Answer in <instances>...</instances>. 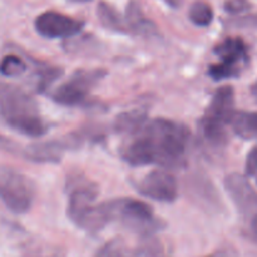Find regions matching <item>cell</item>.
<instances>
[{
    "instance_id": "obj_1",
    "label": "cell",
    "mask_w": 257,
    "mask_h": 257,
    "mask_svg": "<svg viewBox=\"0 0 257 257\" xmlns=\"http://www.w3.org/2000/svg\"><path fill=\"white\" fill-rule=\"evenodd\" d=\"M190 132L181 123L165 118L148 120L131 135L123 145L120 156L131 166L160 165L180 167L186 160Z\"/></svg>"
},
{
    "instance_id": "obj_2",
    "label": "cell",
    "mask_w": 257,
    "mask_h": 257,
    "mask_svg": "<svg viewBox=\"0 0 257 257\" xmlns=\"http://www.w3.org/2000/svg\"><path fill=\"white\" fill-rule=\"evenodd\" d=\"M0 115L12 130L27 137L39 138L48 132L37 102L18 85L0 83Z\"/></svg>"
},
{
    "instance_id": "obj_3",
    "label": "cell",
    "mask_w": 257,
    "mask_h": 257,
    "mask_svg": "<svg viewBox=\"0 0 257 257\" xmlns=\"http://www.w3.org/2000/svg\"><path fill=\"white\" fill-rule=\"evenodd\" d=\"M110 222L118 221L124 227L141 236H151L162 228V222L153 213L152 208L143 201L135 198H118L107 201Z\"/></svg>"
},
{
    "instance_id": "obj_4",
    "label": "cell",
    "mask_w": 257,
    "mask_h": 257,
    "mask_svg": "<svg viewBox=\"0 0 257 257\" xmlns=\"http://www.w3.org/2000/svg\"><path fill=\"white\" fill-rule=\"evenodd\" d=\"M37 188L32 178L10 166H0V201L13 213L29 212Z\"/></svg>"
},
{
    "instance_id": "obj_5",
    "label": "cell",
    "mask_w": 257,
    "mask_h": 257,
    "mask_svg": "<svg viewBox=\"0 0 257 257\" xmlns=\"http://www.w3.org/2000/svg\"><path fill=\"white\" fill-rule=\"evenodd\" d=\"M215 54L220 60L208 67V74L216 82L240 77L250 63L248 45L240 37L223 39L215 47Z\"/></svg>"
},
{
    "instance_id": "obj_6",
    "label": "cell",
    "mask_w": 257,
    "mask_h": 257,
    "mask_svg": "<svg viewBox=\"0 0 257 257\" xmlns=\"http://www.w3.org/2000/svg\"><path fill=\"white\" fill-rule=\"evenodd\" d=\"M107 75L105 69H78L69 79L52 93V99L64 107L79 105L89 97L93 88Z\"/></svg>"
},
{
    "instance_id": "obj_7",
    "label": "cell",
    "mask_w": 257,
    "mask_h": 257,
    "mask_svg": "<svg viewBox=\"0 0 257 257\" xmlns=\"http://www.w3.org/2000/svg\"><path fill=\"white\" fill-rule=\"evenodd\" d=\"M34 28L38 34L47 39H67L82 32L84 22L49 10L35 18Z\"/></svg>"
},
{
    "instance_id": "obj_8",
    "label": "cell",
    "mask_w": 257,
    "mask_h": 257,
    "mask_svg": "<svg viewBox=\"0 0 257 257\" xmlns=\"http://www.w3.org/2000/svg\"><path fill=\"white\" fill-rule=\"evenodd\" d=\"M138 192L158 202H175L178 197V183L175 176L166 170H155L145 176L137 186Z\"/></svg>"
},
{
    "instance_id": "obj_9",
    "label": "cell",
    "mask_w": 257,
    "mask_h": 257,
    "mask_svg": "<svg viewBox=\"0 0 257 257\" xmlns=\"http://www.w3.org/2000/svg\"><path fill=\"white\" fill-rule=\"evenodd\" d=\"M225 188L233 205L243 217L252 218L257 213V192L247 177L241 173H231L225 178Z\"/></svg>"
},
{
    "instance_id": "obj_10",
    "label": "cell",
    "mask_w": 257,
    "mask_h": 257,
    "mask_svg": "<svg viewBox=\"0 0 257 257\" xmlns=\"http://www.w3.org/2000/svg\"><path fill=\"white\" fill-rule=\"evenodd\" d=\"M98 197L97 186L92 183L79 185L70 191L68 201V217L78 227H84L85 222L95 208V200Z\"/></svg>"
},
{
    "instance_id": "obj_11",
    "label": "cell",
    "mask_w": 257,
    "mask_h": 257,
    "mask_svg": "<svg viewBox=\"0 0 257 257\" xmlns=\"http://www.w3.org/2000/svg\"><path fill=\"white\" fill-rule=\"evenodd\" d=\"M235 112V92L232 87L226 85L215 93L202 119L227 125Z\"/></svg>"
},
{
    "instance_id": "obj_12",
    "label": "cell",
    "mask_w": 257,
    "mask_h": 257,
    "mask_svg": "<svg viewBox=\"0 0 257 257\" xmlns=\"http://www.w3.org/2000/svg\"><path fill=\"white\" fill-rule=\"evenodd\" d=\"M70 141H45L27 146L23 151V155L28 161L37 163H58L62 160L65 151L70 147Z\"/></svg>"
},
{
    "instance_id": "obj_13",
    "label": "cell",
    "mask_w": 257,
    "mask_h": 257,
    "mask_svg": "<svg viewBox=\"0 0 257 257\" xmlns=\"http://www.w3.org/2000/svg\"><path fill=\"white\" fill-rule=\"evenodd\" d=\"M125 20H127L130 33H135L138 35L151 37L157 34V27L151 19L145 17L140 4L136 2H131L125 10Z\"/></svg>"
},
{
    "instance_id": "obj_14",
    "label": "cell",
    "mask_w": 257,
    "mask_h": 257,
    "mask_svg": "<svg viewBox=\"0 0 257 257\" xmlns=\"http://www.w3.org/2000/svg\"><path fill=\"white\" fill-rule=\"evenodd\" d=\"M97 15L100 24L104 28H107L108 30L123 33V34H128L130 33L125 17H123L109 3L100 2L97 8Z\"/></svg>"
},
{
    "instance_id": "obj_15",
    "label": "cell",
    "mask_w": 257,
    "mask_h": 257,
    "mask_svg": "<svg viewBox=\"0 0 257 257\" xmlns=\"http://www.w3.org/2000/svg\"><path fill=\"white\" fill-rule=\"evenodd\" d=\"M232 131L243 140H252L257 137V113L236 110L230 120Z\"/></svg>"
},
{
    "instance_id": "obj_16",
    "label": "cell",
    "mask_w": 257,
    "mask_h": 257,
    "mask_svg": "<svg viewBox=\"0 0 257 257\" xmlns=\"http://www.w3.org/2000/svg\"><path fill=\"white\" fill-rule=\"evenodd\" d=\"M147 122L148 119L146 112H142L140 109L131 110V112L117 115V118L114 119V130L119 133H127L131 136L140 131Z\"/></svg>"
},
{
    "instance_id": "obj_17",
    "label": "cell",
    "mask_w": 257,
    "mask_h": 257,
    "mask_svg": "<svg viewBox=\"0 0 257 257\" xmlns=\"http://www.w3.org/2000/svg\"><path fill=\"white\" fill-rule=\"evenodd\" d=\"M213 9L206 2H195L190 8L188 17L195 25L198 27H208L213 20Z\"/></svg>"
},
{
    "instance_id": "obj_18",
    "label": "cell",
    "mask_w": 257,
    "mask_h": 257,
    "mask_svg": "<svg viewBox=\"0 0 257 257\" xmlns=\"http://www.w3.org/2000/svg\"><path fill=\"white\" fill-rule=\"evenodd\" d=\"M27 70V63L15 54H8L0 60V74L7 78L19 77Z\"/></svg>"
},
{
    "instance_id": "obj_19",
    "label": "cell",
    "mask_w": 257,
    "mask_h": 257,
    "mask_svg": "<svg viewBox=\"0 0 257 257\" xmlns=\"http://www.w3.org/2000/svg\"><path fill=\"white\" fill-rule=\"evenodd\" d=\"M38 72V84L37 90L39 93H44L45 90L49 89L53 85V83L63 74V70L60 68H53V67H45L39 68Z\"/></svg>"
},
{
    "instance_id": "obj_20",
    "label": "cell",
    "mask_w": 257,
    "mask_h": 257,
    "mask_svg": "<svg viewBox=\"0 0 257 257\" xmlns=\"http://www.w3.org/2000/svg\"><path fill=\"white\" fill-rule=\"evenodd\" d=\"M94 257H125L124 243L119 238H114L102 246Z\"/></svg>"
},
{
    "instance_id": "obj_21",
    "label": "cell",
    "mask_w": 257,
    "mask_h": 257,
    "mask_svg": "<svg viewBox=\"0 0 257 257\" xmlns=\"http://www.w3.org/2000/svg\"><path fill=\"white\" fill-rule=\"evenodd\" d=\"M251 2L250 0H226L223 8L228 14L238 15L242 13L247 12L251 9Z\"/></svg>"
},
{
    "instance_id": "obj_22",
    "label": "cell",
    "mask_w": 257,
    "mask_h": 257,
    "mask_svg": "<svg viewBox=\"0 0 257 257\" xmlns=\"http://www.w3.org/2000/svg\"><path fill=\"white\" fill-rule=\"evenodd\" d=\"M246 173L257 182V145L253 146L246 158Z\"/></svg>"
},
{
    "instance_id": "obj_23",
    "label": "cell",
    "mask_w": 257,
    "mask_h": 257,
    "mask_svg": "<svg viewBox=\"0 0 257 257\" xmlns=\"http://www.w3.org/2000/svg\"><path fill=\"white\" fill-rule=\"evenodd\" d=\"M140 257H163V252L161 250V247L158 245H153L150 243L146 247H143L142 250L138 253Z\"/></svg>"
},
{
    "instance_id": "obj_24",
    "label": "cell",
    "mask_w": 257,
    "mask_h": 257,
    "mask_svg": "<svg viewBox=\"0 0 257 257\" xmlns=\"http://www.w3.org/2000/svg\"><path fill=\"white\" fill-rule=\"evenodd\" d=\"M236 25L238 27H252L257 28V14L256 15H246L236 20Z\"/></svg>"
},
{
    "instance_id": "obj_25",
    "label": "cell",
    "mask_w": 257,
    "mask_h": 257,
    "mask_svg": "<svg viewBox=\"0 0 257 257\" xmlns=\"http://www.w3.org/2000/svg\"><path fill=\"white\" fill-rule=\"evenodd\" d=\"M0 150L13 151V150H15V145L12 142V141L8 140L7 137H3V136H0Z\"/></svg>"
},
{
    "instance_id": "obj_26",
    "label": "cell",
    "mask_w": 257,
    "mask_h": 257,
    "mask_svg": "<svg viewBox=\"0 0 257 257\" xmlns=\"http://www.w3.org/2000/svg\"><path fill=\"white\" fill-rule=\"evenodd\" d=\"M163 2L166 3V4L168 5V7H171V8H180L181 5H182V3H183V0H163Z\"/></svg>"
},
{
    "instance_id": "obj_27",
    "label": "cell",
    "mask_w": 257,
    "mask_h": 257,
    "mask_svg": "<svg viewBox=\"0 0 257 257\" xmlns=\"http://www.w3.org/2000/svg\"><path fill=\"white\" fill-rule=\"evenodd\" d=\"M252 230L255 232V235L257 236V213L252 217Z\"/></svg>"
},
{
    "instance_id": "obj_28",
    "label": "cell",
    "mask_w": 257,
    "mask_h": 257,
    "mask_svg": "<svg viewBox=\"0 0 257 257\" xmlns=\"http://www.w3.org/2000/svg\"><path fill=\"white\" fill-rule=\"evenodd\" d=\"M251 92H252V95L257 99V80L255 83H253L252 88H251Z\"/></svg>"
},
{
    "instance_id": "obj_29",
    "label": "cell",
    "mask_w": 257,
    "mask_h": 257,
    "mask_svg": "<svg viewBox=\"0 0 257 257\" xmlns=\"http://www.w3.org/2000/svg\"><path fill=\"white\" fill-rule=\"evenodd\" d=\"M70 3H79V4H82V3H88V2H92V0H69Z\"/></svg>"
}]
</instances>
